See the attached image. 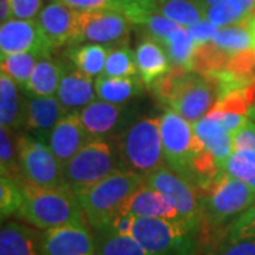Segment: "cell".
<instances>
[{"mask_svg":"<svg viewBox=\"0 0 255 255\" xmlns=\"http://www.w3.org/2000/svg\"><path fill=\"white\" fill-rule=\"evenodd\" d=\"M248 117H250V119H255V102L254 105L250 108V111H248Z\"/></svg>","mask_w":255,"mask_h":255,"instance_id":"46","label":"cell"},{"mask_svg":"<svg viewBox=\"0 0 255 255\" xmlns=\"http://www.w3.org/2000/svg\"><path fill=\"white\" fill-rule=\"evenodd\" d=\"M37 23L54 48L75 44L77 38V10L55 0L43 7Z\"/></svg>","mask_w":255,"mask_h":255,"instance_id":"16","label":"cell"},{"mask_svg":"<svg viewBox=\"0 0 255 255\" xmlns=\"http://www.w3.org/2000/svg\"><path fill=\"white\" fill-rule=\"evenodd\" d=\"M91 140V135L82 125L80 114L67 112L54 127L47 145L50 146L57 160L64 167Z\"/></svg>","mask_w":255,"mask_h":255,"instance_id":"15","label":"cell"},{"mask_svg":"<svg viewBox=\"0 0 255 255\" xmlns=\"http://www.w3.org/2000/svg\"><path fill=\"white\" fill-rule=\"evenodd\" d=\"M243 7H244V11H246L247 17H250L251 14H254L255 10V0H240Z\"/></svg>","mask_w":255,"mask_h":255,"instance_id":"44","label":"cell"},{"mask_svg":"<svg viewBox=\"0 0 255 255\" xmlns=\"http://www.w3.org/2000/svg\"><path fill=\"white\" fill-rule=\"evenodd\" d=\"M204 147L209 150L216 159V162L219 163L220 169L223 170V164L227 160L230 155L234 152V143H233V133H224L220 136L213 137L207 140L206 143H203Z\"/></svg>","mask_w":255,"mask_h":255,"instance_id":"38","label":"cell"},{"mask_svg":"<svg viewBox=\"0 0 255 255\" xmlns=\"http://www.w3.org/2000/svg\"><path fill=\"white\" fill-rule=\"evenodd\" d=\"M145 85L140 77H107L101 75L95 80V92L98 100L124 105L129 100L142 94Z\"/></svg>","mask_w":255,"mask_h":255,"instance_id":"24","label":"cell"},{"mask_svg":"<svg viewBox=\"0 0 255 255\" xmlns=\"http://www.w3.org/2000/svg\"><path fill=\"white\" fill-rule=\"evenodd\" d=\"M121 214L143 219H164L179 221V213L163 193L150 186H142L125 203Z\"/></svg>","mask_w":255,"mask_h":255,"instance_id":"19","label":"cell"},{"mask_svg":"<svg viewBox=\"0 0 255 255\" xmlns=\"http://www.w3.org/2000/svg\"><path fill=\"white\" fill-rule=\"evenodd\" d=\"M40 237L20 223L6 221L0 230V255H41Z\"/></svg>","mask_w":255,"mask_h":255,"instance_id":"23","label":"cell"},{"mask_svg":"<svg viewBox=\"0 0 255 255\" xmlns=\"http://www.w3.org/2000/svg\"><path fill=\"white\" fill-rule=\"evenodd\" d=\"M111 47H105L104 44H84L70 50L71 63L84 74L97 80L104 74L105 64L108 58Z\"/></svg>","mask_w":255,"mask_h":255,"instance_id":"28","label":"cell"},{"mask_svg":"<svg viewBox=\"0 0 255 255\" xmlns=\"http://www.w3.org/2000/svg\"><path fill=\"white\" fill-rule=\"evenodd\" d=\"M1 73L7 74L20 88H26L37 61L40 60L31 53H13L0 57Z\"/></svg>","mask_w":255,"mask_h":255,"instance_id":"30","label":"cell"},{"mask_svg":"<svg viewBox=\"0 0 255 255\" xmlns=\"http://www.w3.org/2000/svg\"><path fill=\"white\" fill-rule=\"evenodd\" d=\"M27 101L21 95L20 87L7 74L0 75V125L11 130L26 128Z\"/></svg>","mask_w":255,"mask_h":255,"instance_id":"20","label":"cell"},{"mask_svg":"<svg viewBox=\"0 0 255 255\" xmlns=\"http://www.w3.org/2000/svg\"><path fill=\"white\" fill-rule=\"evenodd\" d=\"M23 203V191L14 179L7 176L0 177V217L4 221L17 214Z\"/></svg>","mask_w":255,"mask_h":255,"instance_id":"35","label":"cell"},{"mask_svg":"<svg viewBox=\"0 0 255 255\" xmlns=\"http://www.w3.org/2000/svg\"><path fill=\"white\" fill-rule=\"evenodd\" d=\"M18 162L24 180L47 189L67 187L63 166L46 142L38 140L30 133L17 139Z\"/></svg>","mask_w":255,"mask_h":255,"instance_id":"10","label":"cell"},{"mask_svg":"<svg viewBox=\"0 0 255 255\" xmlns=\"http://www.w3.org/2000/svg\"><path fill=\"white\" fill-rule=\"evenodd\" d=\"M130 20L119 10L77 11L75 43L91 41L104 46L125 44L129 37Z\"/></svg>","mask_w":255,"mask_h":255,"instance_id":"11","label":"cell"},{"mask_svg":"<svg viewBox=\"0 0 255 255\" xmlns=\"http://www.w3.org/2000/svg\"><path fill=\"white\" fill-rule=\"evenodd\" d=\"M14 130L1 127L0 129V169L1 176H7L20 182L23 177L20 162H18L17 136L13 135Z\"/></svg>","mask_w":255,"mask_h":255,"instance_id":"31","label":"cell"},{"mask_svg":"<svg viewBox=\"0 0 255 255\" xmlns=\"http://www.w3.org/2000/svg\"><path fill=\"white\" fill-rule=\"evenodd\" d=\"M206 18L217 27H224L241 23L248 17L240 0H224L216 6L207 7Z\"/></svg>","mask_w":255,"mask_h":255,"instance_id":"34","label":"cell"},{"mask_svg":"<svg viewBox=\"0 0 255 255\" xmlns=\"http://www.w3.org/2000/svg\"><path fill=\"white\" fill-rule=\"evenodd\" d=\"M27 101V121L26 130L31 136L37 137L41 142H48L54 127L58 121L67 114V110L55 95L51 97H38L26 95Z\"/></svg>","mask_w":255,"mask_h":255,"instance_id":"17","label":"cell"},{"mask_svg":"<svg viewBox=\"0 0 255 255\" xmlns=\"http://www.w3.org/2000/svg\"><path fill=\"white\" fill-rule=\"evenodd\" d=\"M217 31H219V27L216 24H213L207 18H204V20L199 21L197 24L189 27V33H190L191 37L194 38V41L197 44L211 43L214 36L217 34Z\"/></svg>","mask_w":255,"mask_h":255,"instance_id":"41","label":"cell"},{"mask_svg":"<svg viewBox=\"0 0 255 255\" xmlns=\"http://www.w3.org/2000/svg\"><path fill=\"white\" fill-rule=\"evenodd\" d=\"M200 196L201 224L209 230L231 223L255 204V191L243 180L221 172L211 182L197 189Z\"/></svg>","mask_w":255,"mask_h":255,"instance_id":"4","label":"cell"},{"mask_svg":"<svg viewBox=\"0 0 255 255\" xmlns=\"http://www.w3.org/2000/svg\"><path fill=\"white\" fill-rule=\"evenodd\" d=\"M156 10L183 27H191L206 18V0H156Z\"/></svg>","mask_w":255,"mask_h":255,"instance_id":"26","label":"cell"},{"mask_svg":"<svg viewBox=\"0 0 255 255\" xmlns=\"http://www.w3.org/2000/svg\"><path fill=\"white\" fill-rule=\"evenodd\" d=\"M135 63L137 74L146 87H150L157 78L172 70V63L164 47L150 37H146L136 47Z\"/></svg>","mask_w":255,"mask_h":255,"instance_id":"22","label":"cell"},{"mask_svg":"<svg viewBox=\"0 0 255 255\" xmlns=\"http://www.w3.org/2000/svg\"><path fill=\"white\" fill-rule=\"evenodd\" d=\"M118 139V153L128 170L146 179L150 173L163 167L160 118L143 117L133 121Z\"/></svg>","mask_w":255,"mask_h":255,"instance_id":"5","label":"cell"},{"mask_svg":"<svg viewBox=\"0 0 255 255\" xmlns=\"http://www.w3.org/2000/svg\"><path fill=\"white\" fill-rule=\"evenodd\" d=\"M132 237L149 255H196V236L179 221L135 217Z\"/></svg>","mask_w":255,"mask_h":255,"instance_id":"7","label":"cell"},{"mask_svg":"<svg viewBox=\"0 0 255 255\" xmlns=\"http://www.w3.org/2000/svg\"><path fill=\"white\" fill-rule=\"evenodd\" d=\"M118 170H128L119 153L105 139H92L63 167L68 189L78 194Z\"/></svg>","mask_w":255,"mask_h":255,"instance_id":"6","label":"cell"},{"mask_svg":"<svg viewBox=\"0 0 255 255\" xmlns=\"http://www.w3.org/2000/svg\"><path fill=\"white\" fill-rule=\"evenodd\" d=\"M163 47L169 55L172 67L191 71L193 55L196 51L197 43L189 33V28L180 26L166 40Z\"/></svg>","mask_w":255,"mask_h":255,"instance_id":"29","label":"cell"},{"mask_svg":"<svg viewBox=\"0 0 255 255\" xmlns=\"http://www.w3.org/2000/svg\"><path fill=\"white\" fill-rule=\"evenodd\" d=\"M217 255H255V237L227 241L226 246L220 248Z\"/></svg>","mask_w":255,"mask_h":255,"instance_id":"42","label":"cell"},{"mask_svg":"<svg viewBox=\"0 0 255 255\" xmlns=\"http://www.w3.org/2000/svg\"><path fill=\"white\" fill-rule=\"evenodd\" d=\"M55 97L68 112H80L98 98L94 78L71 65H64V74Z\"/></svg>","mask_w":255,"mask_h":255,"instance_id":"18","label":"cell"},{"mask_svg":"<svg viewBox=\"0 0 255 255\" xmlns=\"http://www.w3.org/2000/svg\"><path fill=\"white\" fill-rule=\"evenodd\" d=\"M11 17V0H0V20L7 21Z\"/></svg>","mask_w":255,"mask_h":255,"instance_id":"43","label":"cell"},{"mask_svg":"<svg viewBox=\"0 0 255 255\" xmlns=\"http://www.w3.org/2000/svg\"><path fill=\"white\" fill-rule=\"evenodd\" d=\"M223 172L243 180L255 191V150H234L223 164Z\"/></svg>","mask_w":255,"mask_h":255,"instance_id":"33","label":"cell"},{"mask_svg":"<svg viewBox=\"0 0 255 255\" xmlns=\"http://www.w3.org/2000/svg\"><path fill=\"white\" fill-rule=\"evenodd\" d=\"M102 75H107V77H136L139 75L136 63H135V53L125 44L111 47Z\"/></svg>","mask_w":255,"mask_h":255,"instance_id":"32","label":"cell"},{"mask_svg":"<svg viewBox=\"0 0 255 255\" xmlns=\"http://www.w3.org/2000/svg\"><path fill=\"white\" fill-rule=\"evenodd\" d=\"M80 119L92 139L119 137L133 122L129 107L97 100L82 108Z\"/></svg>","mask_w":255,"mask_h":255,"instance_id":"13","label":"cell"},{"mask_svg":"<svg viewBox=\"0 0 255 255\" xmlns=\"http://www.w3.org/2000/svg\"><path fill=\"white\" fill-rule=\"evenodd\" d=\"M77 11L119 10L135 24H143L146 18L156 13V0H58Z\"/></svg>","mask_w":255,"mask_h":255,"instance_id":"21","label":"cell"},{"mask_svg":"<svg viewBox=\"0 0 255 255\" xmlns=\"http://www.w3.org/2000/svg\"><path fill=\"white\" fill-rule=\"evenodd\" d=\"M160 135L164 162L172 170L190 179L193 159L204 147L194 135L193 122L176 111L167 110L160 117Z\"/></svg>","mask_w":255,"mask_h":255,"instance_id":"9","label":"cell"},{"mask_svg":"<svg viewBox=\"0 0 255 255\" xmlns=\"http://www.w3.org/2000/svg\"><path fill=\"white\" fill-rule=\"evenodd\" d=\"M143 26L146 28L147 37L153 38L155 41L160 43L162 46L166 43V40L170 37V34L180 27V24H177L176 21L166 17L159 11H156V13L150 14L149 17L146 18Z\"/></svg>","mask_w":255,"mask_h":255,"instance_id":"36","label":"cell"},{"mask_svg":"<svg viewBox=\"0 0 255 255\" xmlns=\"http://www.w3.org/2000/svg\"><path fill=\"white\" fill-rule=\"evenodd\" d=\"M146 184L163 193L179 213V223L191 234L200 233V196L194 183L186 176L163 166L146 177Z\"/></svg>","mask_w":255,"mask_h":255,"instance_id":"8","label":"cell"},{"mask_svg":"<svg viewBox=\"0 0 255 255\" xmlns=\"http://www.w3.org/2000/svg\"><path fill=\"white\" fill-rule=\"evenodd\" d=\"M43 10V0H11V17L34 20Z\"/></svg>","mask_w":255,"mask_h":255,"instance_id":"39","label":"cell"},{"mask_svg":"<svg viewBox=\"0 0 255 255\" xmlns=\"http://www.w3.org/2000/svg\"><path fill=\"white\" fill-rule=\"evenodd\" d=\"M233 143L234 150H255V124L251 119L233 133Z\"/></svg>","mask_w":255,"mask_h":255,"instance_id":"40","label":"cell"},{"mask_svg":"<svg viewBox=\"0 0 255 255\" xmlns=\"http://www.w3.org/2000/svg\"><path fill=\"white\" fill-rule=\"evenodd\" d=\"M41 255H95V237L87 224H70L44 230Z\"/></svg>","mask_w":255,"mask_h":255,"instance_id":"14","label":"cell"},{"mask_svg":"<svg viewBox=\"0 0 255 255\" xmlns=\"http://www.w3.org/2000/svg\"><path fill=\"white\" fill-rule=\"evenodd\" d=\"M95 255H149L132 236H122L111 228L95 230Z\"/></svg>","mask_w":255,"mask_h":255,"instance_id":"27","label":"cell"},{"mask_svg":"<svg viewBox=\"0 0 255 255\" xmlns=\"http://www.w3.org/2000/svg\"><path fill=\"white\" fill-rule=\"evenodd\" d=\"M63 74V64L57 63L50 57L40 58L33 70V74L28 80L24 91L30 95H38V97L55 95Z\"/></svg>","mask_w":255,"mask_h":255,"instance_id":"25","label":"cell"},{"mask_svg":"<svg viewBox=\"0 0 255 255\" xmlns=\"http://www.w3.org/2000/svg\"><path fill=\"white\" fill-rule=\"evenodd\" d=\"M150 88L170 110L190 122L204 118L219 101V87L211 77L176 67L157 78Z\"/></svg>","mask_w":255,"mask_h":255,"instance_id":"1","label":"cell"},{"mask_svg":"<svg viewBox=\"0 0 255 255\" xmlns=\"http://www.w3.org/2000/svg\"><path fill=\"white\" fill-rule=\"evenodd\" d=\"M146 184V179L132 170H118L77 194L88 224L94 230L108 227L129 197Z\"/></svg>","mask_w":255,"mask_h":255,"instance_id":"3","label":"cell"},{"mask_svg":"<svg viewBox=\"0 0 255 255\" xmlns=\"http://www.w3.org/2000/svg\"><path fill=\"white\" fill-rule=\"evenodd\" d=\"M227 241H238L243 238L255 237V204H253L227 227Z\"/></svg>","mask_w":255,"mask_h":255,"instance_id":"37","label":"cell"},{"mask_svg":"<svg viewBox=\"0 0 255 255\" xmlns=\"http://www.w3.org/2000/svg\"><path fill=\"white\" fill-rule=\"evenodd\" d=\"M54 46L48 41L37 20L10 18L0 27V54L31 53L38 58L50 57Z\"/></svg>","mask_w":255,"mask_h":255,"instance_id":"12","label":"cell"},{"mask_svg":"<svg viewBox=\"0 0 255 255\" xmlns=\"http://www.w3.org/2000/svg\"><path fill=\"white\" fill-rule=\"evenodd\" d=\"M221 1H224V0H206V4H207V7L210 6H216V4H219Z\"/></svg>","mask_w":255,"mask_h":255,"instance_id":"45","label":"cell"},{"mask_svg":"<svg viewBox=\"0 0 255 255\" xmlns=\"http://www.w3.org/2000/svg\"><path fill=\"white\" fill-rule=\"evenodd\" d=\"M23 203L16 216L40 230L88 223L77 194L68 187L47 189L21 179Z\"/></svg>","mask_w":255,"mask_h":255,"instance_id":"2","label":"cell"}]
</instances>
